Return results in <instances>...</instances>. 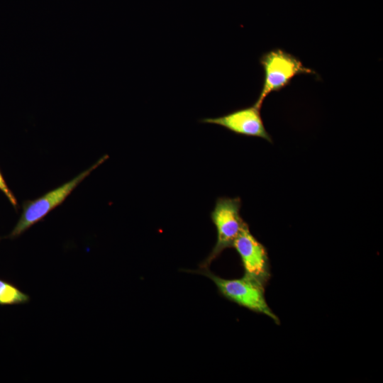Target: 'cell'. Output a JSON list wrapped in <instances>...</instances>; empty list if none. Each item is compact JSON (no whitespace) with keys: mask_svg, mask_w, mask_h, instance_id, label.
Returning a JSON list of instances; mask_svg holds the SVG:
<instances>
[{"mask_svg":"<svg viewBox=\"0 0 383 383\" xmlns=\"http://www.w3.org/2000/svg\"><path fill=\"white\" fill-rule=\"evenodd\" d=\"M0 191L4 193V194L9 199L11 205L14 207L16 210L18 208V202L16 196L13 194L12 191L9 189L7 185L2 173L0 171Z\"/></svg>","mask_w":383,"mask_h":383,"instance_id":"ba28073f","label":"cell"},{"mask_svg":"<svg viewBox=\"0 0 383 383\" xmlns=\"http://www.w3.org/2000/svg\"><path fill=\"white\" fill-rule=\"evenodd\" d=\"M108 157V155L103 156L87 170L43 196L35 199L24 201L22 204L21 215L6 238H16L31 226L42 221L51 211L62 204L72 192Z\"/></svg>","mask_w":383,"mask_h":383,"instance_id":"7a4b0ae2","label":"cell"},{"mask_svg":"<svg viewBox=\"0 0 383 383\" xmlns=\"http://www.w3.org/2000/svg\"><path fill=\"white\" fill-rule=\"evenodd\" d=\"M260 109L254 104L219 117L201 119L200 122L218 125L237 135L261 138L272 143V138L265 127Z\"/></svg>","mask_w":383,"mask_h":383,"instance_id":"8992f818","label":"cell"},{"mask_svg":"<svg viewBox=\"0 0 383 383\" xmlns=\"http://www.w3.org/2000/svg\"><path fill=\"white\" fill-rule=\"evenodd\" d=\"M242 201L240 197H218L210 217L216 227L217 239L215 245L206 259L200 264L201 270L209 269L211 262L218 258L233 243L248 224L240 215Z\"/></svg>","mask_w":383,"mask_h":383,"instance_id":"3957f363","label":"cell"},{"mask_svg":"<svg viewBox=\"0 0 383 383\" xmlns=\"http://www.w3.org/2000/svg\"><path fill=\"white\" fill-rule=\"evenodd\" d=\"M233 248L240 258L244 274L265 287L271 277L267 250L252 234L248 224L236 238Z\"/></svg>","mask_w":383,"mask_h":383,"instance_id":"5b68a950","label":"cell"},{"mask_svg":"<svg viewBox=\"0 0 383 383\" xmlns=\"http://www.w3.org/2000/svg\"><path fill=\"white\" fill-rule=\"evenodd\" d=\"M1 238L0 237V240H1Z\"/></svg>","mask_w":383,"mask_h":383,"instance_id":"9c48e42d","label":"cell"},{"mask_svg":"<svg viewBox=\"0 0 383 383\" xmlns=\"http://www.w3.org/2000/svg\"><path fill=\"white\" fill-rule=\"evenodd\" d=\"M201 270V269H200ZM209 278L216 285L219 294L240 306L270 317L279 324V317L270 308L265 296V287L256 280L243 275L239 279H224L209 269L196 271Z\"/></svg>","mask_w":383,"mask_h":383,"instance_id":"6da1fadb","label":"cell"},{"mask_svg":"<svg viewBox=\"0 0 383 383\" xmlns=\"http://www.w3.org/2000/svg\"><path fill=\"white\" fill-rule=\"evenodd\" d=\"M30 301L28 294L22 292L14 284L0 278V305L26 304Z\"/></svg>","mask_w":383,"mask_h":383,"instance_id":"52a82bcc","label":"cell"},{"mask_svg":"<svg viewBox=\"0 0 383 383\" xmlns=\"http://www.w3.org/2000/svg\"><path fill=\"white\" fill-rule=\"evenodd\" d=\"M260 63L263 68L264 80L255 104L260 108L270 94L289 86L295 76L316 74L314 70L305 67L298 57L282 49H274L264 53L260 58Z\"/></svg>","mask_w":383,"mask_h":383,"instance_id":"277c9868","label":"cell"}]
</instances>
